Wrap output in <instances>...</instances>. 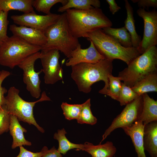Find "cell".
<instances>
[{
	"mask_svg": "<svg viewBox=\"0 0 157 157\" xmlns=\"http://www.w3.org/2000/svg\"><path fill=\"white\" fill-rule=\"evenodd\" d=\"M113 61L104 59L94 64L81 63L72 67L71 77L78 90L85 93L91 91V86L96 82L103 81L104 87L99 92L106 95L108 88V76L112 74Z\"/></svg>",
	"mask_w": 157,
	"mask_h": 157,
	"instance_id": "6da1fadb",
	"label": "cell"
},
{
	"mask_svg": "<svg viewBox=\"0 0 157 157\" xmlns=\"http://www.w3.org/2000/svg\"><path fill=\"white\" fill-rule=\"evenodd\" d=\"M73 35L85 38L88 33L97 30L111 27L113 24L99 8L86 10L70 9L65 12Z\"/></svg>",
	"mask_w": 157,
	"mask_h": 157,
	"instance_id": "7a4b0ae2",
	"label": "cell"
},
{
	"mask_svg": "<svg viewBox=\"0 0 157 157\" xmlns=\"http://www.w3.org/2000/svg\"><path fill=\"white\" fill-rule=\"evenodd\" d=\"M85 38L91 41L105 59L113 61L115 59L123 61L128 65L140 54L137 48L125 47L118 41L99 29L87 34Z\"/></svg>",
	"mask_w": 157,
	"mask_h": 157,
	"instance_id": "3957f363",
	"label": "cell"
},
{
	"mask_svg": "<svg viewBox=\"0 0 157 157\" xmlns=\"http://www.w3.org/2000/svg\"><path fill=\"white\" fill-rule=\"evenodd\" d=\"M44 33L47 42L41 47V51L43 52L56 49L69 58L72 51L80 44L78 39L72 34L65 12L60 14L57 21L47 28Z\"/></svg>",
	"mask_w": 157,
	"mask_h": 157,
	"instance_id": "277c9868",
	"label": "cell"
},
{
	"mask_svg": "<svg viewBox=\"0 0 157 157\" xmlns=\"http://www.w3.org/2000/svg\"><path fill=\"white\" fill-rule=\"evenodd\" d=\"M157 72V48L152 46L134 59L118 77L126 85L132 87L147 76Z\"/></svg>",
	"mask_w": 157,
	"mask_h": 157,
	"instance_id": "5b68a950",
	"label": "cell"
},
{
	"mask_svg": "<svg viewBox=\"0 0 157 157\" xmlns=\"http://www.w3.org/2000/svg\"><path fill=\"white\" fill-rule=\"evenodd\" d=\"M41 49V47L31 44L13 35L0 42V65L13 69L28 57Z\"/></svg>",
	"mask_w": 157,
	"mask_h": 157,
	"instance_id": "8992f818",
	"label": "cell"
},
{
	"mask_svg": "<svg viewBox=\"0 0 157 157\" xmlns=\"http://www.w3.org/2000/svg\"><path fill=\"white\" fill-rule=\"evenodd\" d=\"M5 97V105L10 115L16 116L19 121L34 125L41 132H44V129L37 124L34 117L33 108L35 104L38 102L50 101V98L44 91L40 98L33 102H28L23 100L19 95V90L14 86L10 88Z\"/></svg>",
	"mask_w": 157,
	"mask_h": 157,
	"instance_id": "52a82bcc",
	"label": "cell"
},
{
	"mask_svg": "<svg viewBox=\"0 0 157 157\" xmlns=\"http://www.w3.org/2000/svg\"><path fill=\"white\" fill-rule=\"evenodd\" d=\"M143 107L142 95L126 104L120 113L113 120L102 135V142L115 129L130 126L139 120Z\"/></svg>",
	"mask_w": 157,
	"mask_h": 157,
	"instance_id": "ba28073f",
	"label": "cell"
},
{
	"mask_svg": "<svg viewBox=\"0 0 157 157\" xmlns=\"http://www.w3.org/2000/svg\"><path fill=\"white\" fill-rule=\"evenodd\" d=\"M137 13L143 19L144 23L143 38L137 48L142 54L151 47L157 44V12L155 9L147 12L140 8Z\"/></svg>",
	"mask_w": 157,
	"mask_h": 157,
	"instance_id": "9c48e42d",
	"label": "cell"
},
{
	"mask_svg": "<svg viewBox=\"0 0 157 157\" xmlns=\"http://www.w3.org/2000/svg\"><path fill=\"white\" fill-rule=\"evenodd\" d=\"M41 56L40 52L33 54L18 66L23 71V81L26 85L27 90L32 97L36 99L39 98L41 95V81L39 75L42 72V70L36 72L34 68V64L35 61L40 59Z\"/></svg>",
	"mask_w": 157,
	"mask_h": 157,
	"instance_id": "30bf717a",
	"label": "cell"
},
{
	"mask_svg": "<svg viewBox=\"0 0 157 157\" xmlns=\"http://www.w3.org/2000/svg\"><path fill=\"white\" fill-rule=\"evenodd\" d=\"M40 59L44 74L45 83L53 84L63 78V70L61 67L59 59V51L52 49L45 52H41Z\"/></svg>",
	"mask_w": 157,
	"mask_h": 157,
	"instance_id": "8fae6325",
	"label": "cell"
},
{
	"mask_svg": "<svg viewBox=\"0 0 157 157\" xmlns=\"http://www.w3.org/2000/svg\"><path fill=\"white\" fill-rule=\"evenodd\" d=\"M60 14L51 13L46 15H39L35 12L21 15H13L11 18L14 23L44 32L58 20Z\"/></svg>",
	"mask_w": 157,
	"mask_h": 157,
	"instance_id": "7c38bea8",
	"label": "cell"
},
{
	"mask_svg": "<svg viewBox=\"0 0 157 157\" xmlns=\"http://www.w3.org/2000/svg\"><path fill=\"white\" fill-rule=\"evenodd\" d=\"M88 47L82 49L79 44L72 52L65 63L67 66L71 67L81 63L94 64L105 59L97 50L93 43L90 41Z\"/></svg>",
	"mask_w": 157,
	"mask_h": 157,
	"instance_id": "4fadbf2b",
	"label": "cell"
},
{
	"mask_svg": "<svg viewBox=\"0 0 157 157\" xmlns=\"http://www.w3.org/2000/svg\"><path fill=\"white\" fill-rule=\"evenodd\" d=\"M10 30L13 35L17 36L28 43L41 47L46 43L47 38L44 32L24 26L10 25Z\"/></svg>",
	"mask_w": 157,
	"mask_h": 157,
	"instance_id": "5bb4252c",
	"label": "cell"
},
{
	"mask_svg": "<svg viewBox=\"0 0 157 157\" xmlns=\"http://www.w3.org/2000/svg\"><path fill=\"white\" fill-rule=\"evenodd\" d=\"M144 126L143 123L138 120L130 126L122 128L131 138L137 157H146L143 144Z\"/></svg>",
	"mask_w": 157,
	"mask_h": 157,
	"instance_id": "9a60e30c",
	"label": "cell"
},
{
	"mask_svg": "<svg viewBox=\"0 0 157 157\" xmlns=\"http://www.w3.org/2000/svg\"><path fill=\"white\" fill-rule=\"evenodd\" d=\"M143 144L151 157H157V121L144 125Z\"/></svg>",
	"mask_w": 157,
	"mask_h": 157,
	"instance_id": "2e32d148",
	"label": "cell"
},
{
	"mask_svg": "<svg viewBox=\"0 0 157 157\" xmlns=\"http://www.w3.org/2000/svg\"><path fill=\"white\" fill-rule=\"evenodd\" d=\"M9 131L13 139L12 149L22 145H31V143L26 140L24 135V133H26L27 130L20 124L17 117L14 115H10Z\"/></svg>",
	"mask_w": 157,
	"mask_h": 157,
	"instance_id": "e0dca14e",
	"label": "cell"
},
{
	"mask_svg": "<svg viewBox=\"0 0 157 157\" xmlns=\"http://www.w3.org/2000/svg\"><path fill=\"white\" fill-rule=\"evenodd\" d=\"M83 144L82 150L90 154L92 157H113L117 151L116 147L111 141L97 145L86 142Z\"/></svg>",
	"mask_w": 157,
	"mask_h": 157,
	"instance_id": "ac0fdd59",
	"label": "cell"
},
{
	"mask_svg": "<svg viewBox=\"0 0 157 157\" xmlns=\"http://www.w3.org/2000/svg\"><path fill=\"white\" fill-rule=\"evenodd\" d=\"M142 96L143 107L139 120L144 125L157 121V101L151 98L147 93Z\"/></svg>",
	"mask_w": 157,
	"mask_h": 157,
	"instance_id": "d6986e66",
	"label": "cell"
},
{
	"mask_svg": "<svg viewBox=\"0 0 157 157\" xmlns=\"http://www.w3.org/2000/svg\"><path fill=\"white\" fill-rule=\"evenodd\" d=\"M32 1V0H0V8L5 12L15 10L28 13L35 12Z\"/></svg>",
	"mask_w": 157,
	"mask_h": 157,
	"instance_id": "ffe728a7",
	"label": "cell"
},
{
	"mask_svg": "<svg viewBox=\"0 0 157 157\" xmlns=\"http://www.w3.org/2000/svg\"><path fill=\"white\" fill-rule=\"evenodd\" d=\"M124 1L127 17L124 22V27L131 35L133 47L137 48L141 41V37L138 35L135 30L133 8L128 0Z\"/></svg>",
	"mask_w": 157,
	"mask_h": 157,
	"instance_id": "44dd1931",
	"label": "cell"
},
{
	"mask_svg": "<svg viewBox=\"0 0 157 157\" xmlns=\"http://www.w3.org/2000/svg\"><path fill=\"white\" fill-rule=\"evenodd\" d=\"M131 89L139 96L157 92V72L150 74L136 83Z\"/></svg>",
	"mask_w": 157,
	"mask_h": 157,
	"instance_id": "7402d4cb",
	"label": "cell"
},
{
	"mask_svg": "<svg viewBox=\"0 0 157 157\" xmlns=\"http://www.w3.org/2000/svg\"><path fill=\"white\" fill-rule=\"evenodd\" d=\"M102 29L106 34L116 40L122 46L127 48L133 47L131 35L124 26L118 28L106 27Z\"/></svg>",
	"mask_w": 157,
	"mask_h": 157,
	"instance_id": "603a6c76",
	"label": "cell"
},
{
	"mask_svg": "<svg viewBox=\"0 0 157 157\" xmlns=\"http://www.w3.org/2000/svg\"><path fill=\"white\" fill-rule=\"evenodd\" d=\"M101 3L99 0H67V3L60 7L58 11L63 13L70 9L86 10L93 7L99 8Z\"/></svg>",
	"mask_w": 157,
	"mask_h": 157,
	"instance_id": "cb8c5ba5",
	"label": "cell"
},
{
	"mask_svg": "<svg viewBox=\"0 0 157 157\" xmlns=\"http://www.w3.org/2000/svg\"><path fill=\"white\" fill-rule=\"evenodd\" d=\"M67 133L64 128L58 130L57 132L55 133L53 135V138L57 140L59 143L58 151L61 154H65L69 150L76 149L77 150H82L83 144H76L72 143L65 136Z\"/></svg>",
	"mask_w": 157,
	"mask_h": 157,
	"instance_id": "d4e9b609",
	"label": "cell"
},
{
	"mask_svg": "<svg viewBox=\"0 0 157 157\" xmlns=\"http://www.w3.org/2000/svg\"><path fill=\"white\" fill-rule=\"evenodd\" d=\"M82 104L79 116L77 119L78 123L91 125L95 124L97 123V119L93 115L92 112L90 108V99H88Z\"/></svg>",
	"mask_w": 157,
	"mask_h": 157,
	"instance_id": "484cf974",
	"label": "cell"
},
{
	"mask_svg": "<svg viewBox=\"0 0 157 157\" xmlns=\"http://www.w3.org/2000/svg\"><path fill=\"white\" fill-rule=\"evenodd\" d=\"M67 2V0H32V5L38 11L49 15L51 13V9L55 4L60 3L63 6Z\"/></svg>",
	"mask_w": 157,
	"mask_h": 157,
	"instance_id": "4316f807",
	"label": "cell"
},
{
	"mask_svg": "<svg viewBox=\"0 0 157 157\" xmlns=\"http://www.w3.org/2000/svg\"><path fill=\"white\" fill-rule=\"evenodd\" d=\"M108 88L106 95L117 101L122 86V83L119 77L113 76L112 74L108 76Z\"/></svg>",
	"mask_w": 157,
	"mask_h": 157,
	"instance_id": "83f0119b",
	"label": "cell"
},
{
	"mask_svg": "<svg viewBox=\"0 0 157 157\" xmlns=\"http://www.w3.org/2000/svg\"><path fill=\"white\" fill-rule=\"evenodd\" d=\"M139 96L129 86L122 83V86L119 96L117 100L121 106L133 101Z\"/></svg>",
	"mask_w": 157,
	"mask_h": 157,
	"instance_id": "f1b7e54d",
	"label": "cell"
},
{
	"mask_svg": "<svg viewBox=\"0 0 157 157\" xmlns=\"http://www.w3.org/2000/svg\"><path fill=\"white\" fill-rule=\"evenodd\" d=\"M82 106V104H71L63 102L61 107L65 118L69 120H77L79 116Z\"/></svg>",
	"mask_w": 157,
	"mask_h": 157,
	"instance_id": "f546056e",
	"label": "cell"
},
{
	"mask_svg": "<svg viewBox=\"0 0 157 157\" xmlns=\"http://www.w3.org/2000/svg\"><path fill=\"white\" fill-rule=\"evenodd\" d=\"M10 115L5 105L0 107V135L9 131Z\"/></svg>",
	"mask_w": 157,
	"mask_h": 157,
	"instance_id": "4dcf8cb0",
	"label": "cell"
},
{
	"mask_svg": "<svg viewBox=\"0 0 157 157\" xmlns=\"http://www.w3.org/2000/svg\"><path fill=\"white\" fill-rule=\"evenodd\" d=\"M8 12L1 11L0 12V42L4 41L9 37L7 35V30L9 21L8 19Z\"/></svg>",
	"mask_w": 157,
	"mask_h": 157,
	"instance_id": "1f68e13d",
	"label": "cell"
},
{
	"mask_svg": "<svg viewBox=\"0 0 157 157\" xmlns=\"http://www.w3.org/2000/svg\"><path fill=\"white\" fill-rule=\"evenodd\" d=\"M11 74L9 71L2 70L0 76V107L5 105V97L4 94L7 92V90L2 86V83L4 80Z\"/></svg>",
	"mask_w": 157,
	"mask_h": 157,
	"instance_id": "d6a6232c",
	"label": "cell"
},
{
	"mask_svg": "<svg viewBox=\"0 0 157 157\" xmlns=\"http://www.w3.org/2000/svg\"><path fill=\"white\" fill-rule=\"evenodd\" d=\"M19 147V153L16 157H41L46 150L48 149L46 146H44L40 152L34 153L27 150L22 146Z\"/></svg>",
	"mask_w": 157,
	"mask_h": 157,
	"instance_id": "836d02e7",
	"label": "cell"
},
{
	"mask_svg": "<svg viewBox=\"0 0 157 157\" xmlns=\"http://www.w3.org/2000/svg\"><path fill=\"white\" fill-rule=\"evenodd\" d=\"M131 1L134 3H137L140 8L144 9L146 7L157 8V0H131Z\"/></svg>",
	"mask_w": 157,
	"mask_h": 157,
	"instance_id": "e575fe53",
	"label": "cell"
},
{
	"mask_svg": "<svg viewBox=\"0 0 157 157\" xmlns=\"http://www.w3.org/2000/svg\"><path fill=\"white\" fill-rule=\"evenodd\" d=\"M61 154L54 146L50 149H47L41 157H62Z\"/></svg>",
	"mask_w": 157,
	"mask_h": 157,
	"instance_id": "d590c367",
	"label": "cell"
},
{
	"mask_svg": "<svg viewBox=\"0 0 157 157\" xmlns=\"http://www.w3.org/2000/svg\"><path fill=\"white\" fill-rule=\"evenodd\" d=\"M106 1L109 5L110 11L113 15L115 14L121 9L115 0H106Z\"/></svg>",
	"mask_w": 157,
	"mask_h": 157,
	"instance_id": "8d00e7d4",
	"label": "cell"
},
{
	"mask_svg": "<svg viewBox=\"0 0 157 157\" xmlns=\"http://www.w3.org/2000/svg\"><path fill=\"white\" fill-rule=\"evenodd\" d=\"M1 71H0V76L1 74Z\"/></svg>",
	"mask_w": 157,
	"mask_h": 157,
	"instance_id": "74e56055",
	"label": "cell"
},
{
	"mask_svg": "<svg viewBox=\"0 0 157 157\" xmlns=\"http://www.w3.org/2000/svg\"><path fill=\"white\" fill-rule=\"evenodd\" d=\"M1 9L0 8V12H1Z\"/></svg>",
	"mask_w": 157,
	"mask_h": 157,
	"instance_id": "f35d334b",
	"label": "cell"
},
{
	"mask_svg": "<svg viewBox=\"0 0 157 157\" xmlns=\"http://www.w3.org/2000/svg\"></svg>",
	"mask_w": 157,
	"mask_h": 157,
	"instance_id": "ab89813d",
	"label": "cell"
}]
</instances>
